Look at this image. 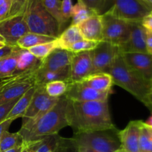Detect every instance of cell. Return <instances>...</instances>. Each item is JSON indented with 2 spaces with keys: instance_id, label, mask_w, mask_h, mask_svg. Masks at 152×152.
Instances as JSON below:
<instances>
[{
  "instance_id": "obj_24",
  "label": "cell",
  "mask_w": 152,
  "mask_h": 152,
  "mask_svg": "<svg viewBox=\"0 0 152 152\" xmlns=\"http://www.w3.org/2000/svg\"><path fill=\"white\" fill-rule=\"evenodd\" d=\"M53 81L70 82V68L59 71H45L40 72L37 71L35 85H43Z\"/></svg>"
},
{
  "instance_id": "obj_7",
  "label": "cell",
  "mask_w": 152,
  "mask_h": 152,
  "mask_svg": "<svg viewBox=\"0 0 152 152\" xmlns=\"http://www.w3.org/2000/svg\"><path fill=\"white\" fill-rule=\"evenodd\" d=\"M151 10L141 0H112L106 12L129 22H142Z\"/></svg>"
},
{
  "instance_id": "obj_41",
  "label": "cell",
  "mask_w": 152,
  "mask_h": 152,
  "mask_svg": "<svg viewBox=\"0 0 152 152\" xmlns=\"http://www.w3.org/2000/svg\"><path fill=\"white\" fill-rule=\"evenodd\" d=\"M13 122V120H7V119H6V120H4L2 123H0V141H1V135H2L3 132H4V131L8 130L9 128L11 126Z\"/></svg>"
},
{
  "instance_id": "obj_10",
  "label": "cell",
  "mask_w": 152,
  "mask_h": 152,
  "mask_svg": "<svg viewBox=\"0 0 152 152\" xmlns=\"http://www.w3.org/2000/svg\"><path fill=\"white\" fill-rule=\"evenodd\" d=\"M120 53L118 46L104 41L99 42L97 46L91 50L92 74L109 73L116 56Z\"/></svg>"
},
{
  "instance_id": "obj_11",
  "label": "cell",
  "mask_w": 152,
  "mask_h": 152,
  "mask_svg": "<svg viewBox=\"0 0 152 152\" xmlns=\"http://www.w3.org/2000/svg\"><path fill=\"white\" fill-rule=\"evenodd\" d=\"M112 91L102 92L94 90L81 83H68V87L64 96L71 101H108Z\"/></svg>"
},
{
  "instance_id": "obj_17",
  "label": "cell",
  "mask_w": 152,
  "mask_h": 152,
  "mask_svg": "<svg viewBox=\"0 0 152 152\" xmlns=\"http://www.w3.org/2000/svg\"><path fill=\"white\" fill-rule=\"evenodd\" d=\"M121 55L129 66L140 74L144 79L151 81V54L148 53H121Z\"/></svg>"
},
{
  "instance_id": "obj_12",
  "label": "cell",
  "mask_w": 152,
  "mask_h": 152,
  "mask_svg": "<svg viewBox=\"0 0 152 152\" xmlns=\"http://www.w3.org/2000/svg\"><path fill=\"white\" fill-rule=\"evenodd\" d=\"M59 98L50 97L45 91L43 85H36V89L29 106L27 108L22 119V124L34 118L41 110L48 106H53Z\"/></svg>"
},
{
  "instance_id": "obj_40",
  "label": "cell",
  "mask_w": 152,
  "mask_h": 152,
  "mask_svg": "<svg viewBox=\"0 0 152 152\" xmlns=\"http://www.w3.org/2000/svg\"><path fill=\"white\" fill-rule=\"evenodd\" d=\"M17 47L18 46L5 45L4 48L0 49V59L10 55Z\"/></svg>"
},
{
  "instance_id": "obj_25",
  "label": "cell",
  "mask_w": 152,
  "mask_h": 152,
  "mask_svg": "<svg viewBox=\"0 0 152 152\" xmlns=\"http://www.w3.org/2000/svg\"><path fill=\"white\" fill-rule=\"evenodd\" d=\"M21 48H16L10 55L0 59V80L14 74Z\"/></svg>"
},
{
  "instance_id": "obj_37",
  "label": "cell",
  "mask_w": 152,
  "mask_h": 152,
  "mask_svg": "<svg viewBox=\"0 0 152 152\" xmlns=\"http://www.w3.org/2000/svg\"><path fill=\"white\" fill-rule=\"evenodd\" d=\"M20 97L13 99V100L7 102V103L4 104V105H0V123H1L4 120H6V117H7V114H9L10 110H11L12 108L14 106L16 102H17L18 99H19Z\"/></svg>"
},
{
  "instance_id": "obj_27",
  "label": "cell",
  "mask_w": 152,
  "mask_h": 152,
  "mask_svg": "<svg viewBox=\"0 0 152 152\" xmlns=\"http://www.w3.org/2000/svg\"><path fill=\"white\" fill-rule=\"evenodd\" d=\"M41 2L47 11L54 18L59 26V34H60L64 31L66 24L63 20L61 12V0H41Z\"/></svg>"
},
{
  "instance_id": "obj_4",
  "label": "cell",
  "mask_w": 152,
  "mask_h": 152,
  "mask_svg": "<svg viewBox=\"0 0 152 152\" xmlns=\"http://www.w3.org/2000/svg\"><path fill=\"white\" fill-rule=\"evenodd\" d=\"M118 129L74 133L72 139L79 152H115L121 148Z\"/></svg>"
},
{
  "instance_id": "obj_3",
  "label": "cell",
  "mask_w": 152,
  "mask_h": 152,
  "mask_svg": "<svg viewBox=\"0 0 152 152\" xmlns=\"http://www.w3.org/2000/svg\"><path fill=\"white\" fill-rule=\"evenodd\" d=\"M109 74L112 77L113 84L121 87L147 106L151 81L144 79L129 66L120 53L116 56Z\"/></svg>"
},
{
  "instance_id": "obj_44",
  "label": "cell",
  "mask_w": 152,
  "mask_h": 152,
  "mask_svg": "<svg viewBox=\"0 0 152 152\" xmlns=\"http://www.w3.org/2000/svg\"><path fill=\"white\" fill-rule=\"evenodd\" d=\"M27 147H28V145L24 142L23 143L20 144V145H16V146L13 147V148H10V149H8L3 152H22Z\"/></svg>"
},
{
  "instance_id": "obj_32",
  "label": "cell",
  "mask_w": 152,
  "mask_h": 152,
  "mask_svg": "<svg viewBox=\"0 0 152 152\" xmlns=\"http://www.w3.org/2000/svg\"><path fill=\"white\" fill-rule=\"evenodd\" d=\"M111 1L112 0H77V1L83 3L91 11L98 15H102L106 12L105 10Z\"/></svg>"
},
{
  "instance_id": "obj_5",
  "label": "cell",
  "mask_w": 152,
  "mask_h": 152,
  "mask_svg": "<svg viewBox=\"0 0 152 152\" xmlns=\"http://www.w3.org/2000/svg\"><path fill=\"white\" fill-rule=\"evenodd\" d=\"M24 18L30 32L55 39L59 36L57 22L45 8L41 0L28 1L24 12Z\"/></svg>"
},
{
  "instance_id": "obj_42",
  "label": "cell",
  "mask_w": 152,
  "mask_h": 152,
  "mask_svg": "<svg viewBox=\"0 0 152 152\" xmlns=\"http://www.w3.org/2000/svg\"><path fill=\"white\" fill-rule=\"evenodd\" d=\"M145 47L146 52L152 55V34L147 31L146 32V40H145Z\"/></svg>"
},
{
  "instance_id": "obj_30",
  "label": "cell",
  "mask_w": 152,
  "mask_h": 152,
  "mask_svg": "<svg viewBox=\"0 0 152 152\" xmlns=\"http://www.w3.org/2000/svg\"><path fill=\"white\" fill-rule=\"evenodd\" d=\"M58 48L57 45H56V41L44 43V44L34 46L30 48L27 49L31 54L34 55L35 57L38 58L39 59H44L45 58L47 57L50 53L53 51L55 49Z\"/></svg>"
},
{
  "instance_id": "obj_31",
  "label": "cell",
  "mask_w": 152,
  "mask_h": 152,
  "mask_svg": "<svg viewBox=\"0 0 152 152\" xmlns=\"http://www.w3.org/2000/svg\"><path fill=\"white\" fill-rule=\"evenodd\" d=\"M69 82L53 81L45 85V91L49 96L59 98L66 93Z\"/></svg>"
},
{
  "instance_id": "obj_46",
  "label": "cell",
  "mask_w": 152,
  "mask_h": 152,
  "mask_svg": "<svg viewBox=\"0 0 152 152\" xmlns=\"http://www.w3.org/2000/svg\"><path fill=\"white\" fill-rule=\"evenodd\" d=\"M144 123H145V126H149V127H152V113H151V116L148 117V120H147L145 122H144Z\"/></svg>"
},
{
  "instance_id": "obj_38",
  "label": "cell",
  "mask_w": 152,
  "mask_h": 152,
  "mask_svg": "<svg viewBox=\"0 0 152 152\" xmlns=\"http://www.w3.org/2000/svg\"><path fill=\"white\" fill-rule=\"evenodd\" d=\"M13 0H0V22L8 16Z\"/></svg>"
},
{
  "instance_id": "obj_39",
  "label": "cell",
  "mask_w": 152,
  "mask_h": 152,
  "mask_svg": "<svg viewBox=\"0 0 152 152\" xmlns=\"http://www.w3.org/2000/svg\"><path fill=\"white\" fill-rule=\"evenodd\" d=\"M56 152H79L75 146L72 137L69 138L68 142L59 148Z\"/></svg>"
},
{
  "instance_id": "obj_47",
  "label": "cell",
  "mask_w": 152,
  "mask_h": 152,
  "mask_svg": "<svg viewBox=\"0 0 152 152\" xmlns=\"http://www.w3.org/2000/svg\"><path fill=\"white\" fill-rule=\"evenodd\" d=\"M145 4H146L148 7L152 10V0H141Z\"/></svg>"
},
{
  "instance_id": "obj_1",
  "label": "cell",
  "mask_w": 152,
  "mask_h": 152,
  "mask_svg": "<svg viewBox=\"0 0 152 152\" xmlns=\"http://www.w3.org/2000/svg\"><path fill=\"white\" fill-rule=\"evenodd\" d=\"M71 123L74 133L115 129L108 101H71Z\"/></svg>"
},
{
  "instance_id": "obj_8",
  "label": "cell",
  "mask_w": 152,
  "mask_h": 152,
  "mask_svg": "<svg viewBox=\"0 0 152 152\" xmlns=\"http://www.w3.org/2000/svg\"><path fill=\"white\" fill-rule=\"evenodd\" d=\"M102 41L120 46L129 40L131 33L130 22L114 17L108 12L101 15Z\"/></svg>"
},
{
  "instance_id": "obj_14",
  "label": "cell",
  "mask_w": 152,
  "mask_h": 152,
  "mask_svg": "<svg viewBox=\"0 0 152 152\" xmlns=\"http://www.w3.org/2000/svg\"><path fill=\"white\" fill-rule=\"evenodd\" d=\"M74 53L65 49L56 48L41 61L38 71H59L69 68Z\"/></svg>"
},
{
  "instance_id": "obj_48",
  "label": "cell",
  "mask_w": 152,
  "mask_h": 152,
  "mask_svg": "<svg viewBox=\"0 0 152 152\" xmlns=\"http://www.w3.org/2000/svg\"><path fill=\"white\" fill-rule=\"evenodd\" d=\"M144 126H145V129H147V132H148V134H149L150 137H151V139H152V127H149V126H145V123H144Z\"/></svg>"
},
{
  "instance_id": "obj_2",
  "label": "cell",
  "mask_w": 152,
  "mask_h": 152,
  "mask_svg": "<svg viewBox=\"0 0 152 152\" xmlns=\"http://www.w3.org/2000/svg\"><path fill=\"white\" fill-rule=\"evenodd\" d=\"M71 102L65 96L59 97L56 105L38 121L25 131H19L24 142L31 144L49 135L59 133L71 123Z\"/></svg>"
},
{
  "instance_id": "obj_29",
  "label": "cell",
  "mask_w": 152,
  "mask_h": 152,
  "mask_svg": "<svg viewBox=\"0 0 152 152\" xmlns=\"http://www.w3.org/2000/svg\"><path fill=\"white\" fill-rule=\"evenodd\" d=\"M94 14L96 13L88 8L83 3L77 1V4L73 6L72 13H71V19H72L71 25H78L79 24Z\"/></svg>"
},
{
  "instance_id": "obj_45",
  "label": "cell",
  "mask_w": 152,
  "mask_h": 152,
  "mask_svg": "<svg viewBox=\"0 0 152 152\" xmlns=\"http://www.w3.org/2000/svg\"><path fill=\"white\" fill-rule=\"evenodd\" d=\"M146 107L152 113V80L151 81V87H150L149 93L148 95V103H147Z\"/></svg>"
},
{
  "instance_id": "obj_21",
  "label": "cell",
  "mask_w": 152,
  "mask_h": 152,
  "mask_svg": "<svg viewBox=\"0 0 152 152\" xmlns=\"http://www.w3.org/2000/svg\"><path fill=\"white\" fill-rule=\"evenodd\" d=\"M84 39L77 25H71L56 38L58 48L68 50L74 43Z\"/></svg>"
},
{
  "instance_id": "obj_34",
  "label": "cell",
  "mask_w": 152,
  "mask_h": 152,
  "mask_svg": "<svg viewBox=\"0 0 152 152\" xmlns=\"http://www.w3.org/2000/svg\"><path fill=\"white\" fill-rule=\"evenodd\" d=\"M140 152H152V139L142 123L139 142Z\"/></svg>"
},
{
  "instance_id": "obj_49",
  "label": "cell",
  "mask_w": 152,
  "mask_h": 152,
  "mask_svg": "<svg viewBox=\"0 0 152 152\" xmlns=\"http://www.w3.org/2000/svg\"><path fill=\"white\" fill-rule=\"evenodd\" d=\"M5 45H6L5 43H4V42H0V49L2 48H4Z\"/></svg>"
},
{
  "instance_id": "obj_35",
  "label": "cell",
  "mask_w": 152,
  "mask_h": 152,
  "mask_svg": "<svg viewBox=\"0 0 152 152\" xmlns=\"http://www.w3.org/2000/svg\"><path fill=\"white\" fill-rule=\"evenodd\" d=\"M29 0H13L11 9L7 17L23 14Z\"/></svg>"
},
{
  "instance_id": "obj_28",
  "label": "cell",
  "mask_w": 152,
  "mask_h": 152,
  "mask_svg": "<svg viewBox=\"0 0 152 152\" xmlns=\"http://www.w3.org/2000/svg\"><path fill=\"white\" fill-rule=\"evenodd\" d=\"M24 140L20 134L18 132L10 133L8 130L4 131L1 135L0 141V152L10 149L18 145L23 143Z\"/></svg>"
},
{
  "instance_id": "obj_20",
  "label": "cell",
  "mask_w": 152,
  "mask_h": 152,
  "mask_svg": "<svg viewBox=\"0 0 152 152\" xmlns=\"http://www.w3.org/2000/svg\"><path fill=\"white\" fill-rule=\"evenodd\" d=\"M80 83L102 92L112 91L113 80L109 73H94Z\"/></svg>"
},
{
  "instance_id": "obj_18",
  "label": "cell",
  "mask_w": 152,
  "mask_h": 152,
  "mask_svg": "<svg viewBox=\"0 0 152 152\" xmlns=\"http://www.w3.org/2000/svg\"><path fill=\"white\" fill-rule=\"evenodd\" d=\"M83 39L100 42L102 41V24L101 15L94 14L78 25Z\"/></svg>"
},
{
  "instance_id": "obj_53",
  "label": "cell",
  "mask_w": 152,
  "mask_h": 152,
  "mask_svg": "<svg viewBox=\"0 0 152 152\" xmlns=\"http://www.w3.org/2000/svg\"><path fill=\"white\" fill-rule=\"evenodd\" d=\"M149 16H151V17H152V10H151V13H150Z\"/></svg>"
},
{
  "instance_id": "obj_50",
  "label": "cell",
  "mask_w": 152,
  "mask_h": 152,
  "mask_svg": "<svg viewBox=\"0 0 152 152\" xmlns=\"http://www.w3.org/2000/svg\"><path fill=\"white\" fill-rule=\"evenodd\" d=\"M22 152H30L29 151V148H28V147H27V148H25V149L23 150Z\"/></svg>"
},
{
  "instance_id": "obj_43",
  "label": "cell",
  "mask_w": 152,
  "mask_h": 152,
  "mask_svg": "<svg viewBox=\"0 0 152 152\" xmlns=\"http://www.w3.org/2000/svg\"><path fill=\"white\" fill-rule=\"evenodd\" d=\"M142 25L144 28L146 29L147 31L152 34V17L151 16H147L145 19L142 20Z\"/></svg>"
},
{
  "instance_id": "obj_52",
  "label": "cell",
  "mask_w": 152,
  "mask_h": 152,
  "mask_svg": "<svg viewBox=\"0 0 152 152\" xmlns=\"http://www.w3.org/2000/svg\"><path fill=\"white\" fill-rule=\"evenodd\" d=\"M115 152H124V151H123V149H121V148H120V149L117 150V151H115Z\"/></svg>"
},
{
  "instance_id": "obj_19",
  "label": "cell",
  "mask_w": 152,
  "mask_h": 152,
  "mask_svg": "<svg viewBox=\"0 0 152 152\" xmlns=\"http://www.w3.org/2000/svg\"><path fill=\"white\" fill-rule=\"evenodd\" d=\"M69 138L61 137L59 134L49 135L37 142L28 144L30 152H56L65 145Z\"/></svg>"
},
{
  "instance_id": "obj_22",
  "label": "cell",
  "mask_w": 152,
  "mask_h": 152,
  "mask_svg": "<svg viewBox=\"0 0 152 152\" xmlns=\"http://www.w3.org/2000/svg\"><path fill=\"white\" fill-rule=\"evenodd\" d=\"M36 89V85L32 86L29 90L27 91L19 99L14 106L12 108L9 114H7L6 119L7 120H15L18 118H22L25 114L27 108L29 106L31 101L32 99L33 95Z\"/></svg>"
},
{
  "instance_id": "obj_13",
  "label": "cell",
  "mask_w": 152,
  "mask_h": 152,
  "mask_svg": "<svg viewBox=\"0 0 152 152\" xmlns=\"http://www.w3.org/2000/svg\"><path fill=\"white\" fill-rule=\"evenodd\" d=\"M92 73L91 51L74 53L70 66V83H80Z\"/></svg>"
},
{
  "instance_id": "obj_15",
  "label": "cell",
  "mask_w": 152,
  "mask_h": 152,
  "mask_svg": "<svg viewBox=\"0 0 152 152\" xmlns=\"http://www.w3.org/2000/svg\"><path fill=\"white\" fill-rule=\"evenodd\" d=\"M131 33L129 40L119 46V50L123 53H147L145 47L146 29L142 22H130Z\"/></svg>"
},
{
  "instance_id": "obj_33",
  "label": "cell",
  "mask_w": 152,
  "mask_h": 152,
  "mask_svg": "<svg viewBox=\"0 0 152 152\" xmlns=\"http://www.w3.org/2000/svg\"><path fill=\"white\" fill-rule=\"evenodd\" d=\"M99 42L89 40L83 39L77 42L74 43L68 48V50L73 53H80L84 51H91L97 46Z\"/></svg>"
},
{
  "instance_id": "obj_26",
  "label": "cell",
  "mask_w": 152,
  "mask_h": 152,
  "mask_svg": "<svg viewBox=\"0 0 152 152\" xmlns=\"http://www.w3.org/2000/svg\"><path fill=\"white\" fill-rule=\"evenodd\" d=\"M55 40V38L51 37L42 35V34H35V33L29 32L25 34L18 41L16 45L21 49H28L34 46L44 44V43L50 42Z\"/></svg>"
},
{
  "instance_id": "obj_16",
  "label": "cell",
  "mask_w": 152,
  "mask_h": 152,
  "mask_svg": "<svg viewBox=\"0 0 152 152\" xmlns=\"http://www.w3.org/2000/svg\"><path fill=\"white\" fill-rule=\"evenodd\" d=\"M142 123V120H132L124 129L119 131L121 149L124 152H140L139 142Z\"/></svg>"
},
{
  "instance_id": "obj_23",
  "label": "cell",
  "mask_w": 152,
  "mask_h": 152,
  "mask_svg": "<svg viewBox=\"0 0 152 152\" xmlns=\"http://www.w3.org/2000/svg\"><path fill=\"white\" fill-rule=\"evenodd\" d=\"M41 61V59L35 57L26 49H21L14 74L26 72V71L37 69L39 66Z\"/></svg>"
},
{
  "instance_id": "obj_36",
  "label": "cell",
  "mask_w": 152,
  "mask_h": 152,
  "mask_svg": "<svg viewBox=\"0 0 152 152\" xmlns=\"http://www.w3.org/2000/svg\"><path fill=\"white\" fill-rule=\"evenodd\" d=\"M73 6L74 5L72 4V0H62V1L61 12H62V16L64 22L66 25L71 18Z\"/></svg>"
},
{
  "instance_id": "obj_9",
  "label": "cell",
  "mask_w": 152,
  "mask_h": 152,
  "mask_svg": "<svg viewBox=\"0 0 152 152\" xmlns=\"http://www.w3.org/2000/svg\"><path fill=\"white\" fill-rule=\"evenodd\" d=\"M29 32L24 13L7 17L0 22V35L6 45L17 46L18 41Z\"/></svg>"
},
{
  "instance_id": "obj_51",
  "label": "cell",
  "mask_w": 152,
  "mask_h": 152,
  "mask_svg": "<svg viewBox=\"0 0 152 152\" xmlns=\"http://www.w3.org/2000/svg\"><path fill=\"white\" fill-rule=\"evenodd\" d=\"M0 42H4V39H3L2 37H1V35H0Z\"/></svg>"
},
{
  "instance_id": "obj_6",
  "label": "cell",
  "mask_w": 152,
  "mask_h": 152,
  "mask_svg": "<svg viewBox=\"0 0 152 152\" xmlns=\"http://www.w3.org/2000/svg\"><path fill=\"white\" fill-rule=\"evenodd\" d=\"M37 71L38 68L2 79L0 83V105L20 97L35 86Z\"/></svg>"
}]
</instances>
